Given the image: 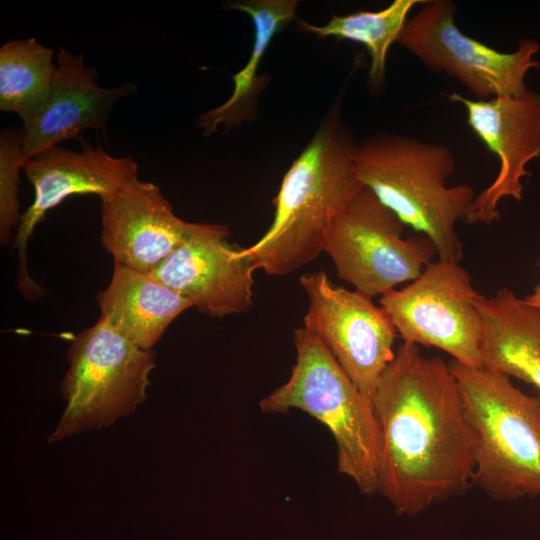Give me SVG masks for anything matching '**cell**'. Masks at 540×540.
I'll return each mask as SVG.
<instances>
[{
  "label": "cell",
  "instance_id": "1",
  "mask_svg": "<svg viewBox=\"0 0 540 540\" xmlns=\"http://www.w3.org/2000/svg\"><path fill=\"white\" fill-rule=\"evenodd\" d=\"M378 492L401 514L464 494L473 484L474 435L449 363L402 343L378 382Z\"/></svg>",
  "mask_w": 540,
  "mask_h": 540
},
{
  "label": "cell",
  "instance_id": "2",
  "mask_svg": "<svg viewBox=\"0 0 540 540\" xmlns=\"http://www.w3.org/2000/svg\"><path fill=\"white\" fill-rule=\"evenodd\" d=\"M356 147L332 111L285 173L271 225L258 241L241 249L255 270L287 275L323 252L332 219L364 187L356 171Z\"/></svg>",
  "mask_w": 540,
  "mask_h": 540
},
{
  "label": "cell",
  "instance_id": "3",
  "mask_svg": "<svg viewBox=\"0 0 540 540\" xmlns=\"http://www.w3.org/2000/svg\"><path fill=\"white\" fill-rule=\"evenodd\" d=\"M358 178L405 226L428 237L438 259L459 263L463 245L456 223L476 198L467 184L447 186L456 163L450 149L397 134H377L357 144Z\"/></svg>",
  "mask_w": 540,
  "mask_h": 540
},
{
  "label": "cell",
  "instance_id": "4",
  "mask_svg": "<svg viewBox=\"0 0 540 540\" xmlns=\"http://www.w3.org/2000/svg\"><path fill=\"white\" fill-rule=\"evenodd\" d=\"M474 435L473 484L501 501L540 498V394L450 360Z\"/></svg>",
  "mask_w": 540,
  "mask_h": 540
},
{
  "label": "cell",
  "instance_id": "5",
  "mask_svg": "<svg viewBox=\"0 0 540 540\" xmlns=\"http://www.w3.org/2000/svg\"><path fill=\"white\" fill-rule=\"evenodd\" d=\"M296 363L288 380L261 399L265 413L299 409L332 434L337 467L366 495L378 492L381 432L372 402L324 343L303 326L294 332Z\"/></svg>",
  "mask_w": 540,
  "mask_h": 540
},
{
  "label": "cell",
  "instance_id": "6",
  "mask_svg": "<svg viewBox=\"0 0 540 540\" xmlns=\"http://www.w3.org/2000/svg\"><path fill=\"white\" fill-rule=\"evenodd\" d=\"M155 357L102 317L76 335L60 385L67 405L49 442L102 429L133 413L146 400Z\"/></svg>",
  "mask_w": 540,
  "mask_h": 540
},
{
  "label": "cell",
  "instance_id": "7",
  "mask_svg": "<svg viewBox=\"0 0 540 540\" xmlns=\"http://www.w3.org/2000/svg\"><path fill=\"white\" fill-rule=\"evenodd\" d=\"M404 223L367 187L331 221L323 252L338 277L367 296L383 295L415 280L437 256L433 242L419 234L403 237Z\"/></svg>",
  "mask_w": 540,
  "mask_h": 540
},
{
  "label": "cell",
  "instance_id": "8",
  "mask_svg": "<svg viewBox=\"0 0 540 540\" xmlns=\"http://www.w3.org/2000/svg\"><path fill=\"white\" fill-rule=\"evenodd\" d=\"M479 294L456 262H430L415 280L381 295L404 343L435 347L465 366L483 368Z\"/></svg>",
  "mask_w": 540,
  "mask_h": 540
},
{
  "label": "cell",
  "instance_id": "9",
  "mask_svg": "<svg viewBox=\"0 0 540 540\" xmlns=\"http://www.w3.org/2000/svg\"><path fill=\"white\" fill-rule=\"evenodd\" d=\"M455 13L450 0H427L407 20L397 42L430 70L457 79L477 99L526 92V75L540 66L535 58L540 44L522 39L513 52L495 50L462 33Z\"/></svg>",
  "mask_w": 540,
  "mask_h": 540
},
{
  "label": "cell",
  "instance_id": "10",
  "mask_svg": "<svg viewBox=\"0 0 540 540\" xmlns=\"http://www.w3.org/2000/svg\"><path fill=\"white\" fill-rule=\"evenodd\" d=\"M308 307L303 327L317 336L371 402L394 359L397 330L372 297L331 283L324 271L301 276Z\"/></svg>",
  "mask_w": 540,
  "mask_h": 540
},
{
  "label": "cell",
  "instance_id": "11",
  "mask_svg": "<svg viewBox=\"0 0 540 540\" xmlns=\"http://www.w3.org/2000/svg\"><path fill=\"white\" fill-rule=\"evenodd\" d=\"M33 186L34 199L22 214L12 242L17 251V284L29 300L40 298L44 288L28 272L29 240L46 213L73 195L111 194L138 176V164L131 156L114 157L97 144L82 141L81 151L52 146L25 161L22 165Z\"/></svg>",
  "mask_w": 540,
  "mask_h": 540
},
{
  "label": "cell",
  "instance_id": "12",
  "mask_svg": "<svg viewBox=\"0 0 540 540\" xmlns=\"http://www.w3.org/2000/svg\"><path fill=\"white\" fill-rule=\"evenodd\" d=\"M228 237L226 225L189 222L181 244L149 274L208 316L246 312L255 269Z\"/></svg>",
  "mask_w": 540,
  "mask_h": 540
},
{
  "label": "cell",
  "instance_id": "13",
  "mask_svg": "<svg viewBox=\"0 0 540 540\" xmlns=\"http://www.w3.org/2000/svg\"><path fill=\"white\" fill-rule=\"evenodd\" d=\"M447 97L465 107L469 127L499 159L496 178L476 196L465 218L470 224L489 225L500 219L498 204L503 198L522 199L526 166L540 156V94L528 89L521 95L484 100L456 92Z\"/></svg>",
  "mask_w": 540,
  "mask_h": 540
},
{
  "label": "cell",
  "instance_id": "14",
  "mask_svg": "<svg viewBox=\"0 0 540 540\" xmlns=\"http://www.w3.org/2000/svg\"><path fill=\"white\" fill-rule=\"evenodd\" d=\"M101 200L102 246L114 263L149 274L183 241L189 222L160 188L138 176Z\"/></svg>",
  "mask_w": 540,
  "mask_h": 540
},
{
  "label": "cell",
  "instance_id": "15",
  "mask_svg": "<svg viewBox=\"0 0 540 540\" xmlns=\"http://www.w3.org/2000/svg\"><path fill=\"white\" fill-rule=\"evenodd\" d=\"M96 76L82 54L59 47L48 100L34 118L23 124V163L60 142L77 138L87 129L105 133L114 106L137 91L132 83L101 87Z\"/></svg>",
  "mask_w": 540,
  "mask_h": 540
},
{
  "label": "cell",
  "instance_id": "16",
  "mask_svg": "<svg viewBox=\"0 0 540 540\" xmlns=\"http://www.w3.org/2000/svg\"><path fill=\"white\" fill-rule=\"evenodd\" d=\"M483 368L532 385L540 394V311L510 289L480 295Z\"/></svg>",
  "mask_w": 540,
  "mask_h": 540
},
{
  "label": "cell",
  "instance_id": "17",
  "mask_svg": "<svg viewBox=\"0 0 540 540\" xmlns=\"http://www.w3.org/2000/svg\"><path fill=\"white\" fill-rule=\"evenodd\" d=\"M97 302L100 317L143 349H152L177 316L193 308L185 297L150 274L116 263Z\"/></svg>",
  "mask_w": 540,
  "mask_h": 540
},
{
  "label": "cell",
  "instance_id": "18",
  "mask_svg": "<svg viewBox=\"0 0 540 540\" xmlns=\"http://www.w3.org/2000/svg\"><path fill=\"white\" fill-rule=\"evenodd\" d=\"M298 4L295 0H254L228 5V8L251 17L254 44L245 66L232 76L233 91L228 100L198 117L197 126L205 135L216 133L220 126L228 130L246 117L263 85V78L257 76V71L265 51L275 34L295 17Z\"/></svg>",
  "mask_w": 540,
  "mask_h": 540
},
{
  "label": "cell",
  "instance_id": "19",
  "mask_svg": "<svg viewBox=\"0 0 540 540\" xmlns=\"http://www.w3.org/2000/svg\"><path fill=\"white\" fill-rule=\"evenodd\" d=\"M54 51L35 38L12 40L0 48V110L16 113L23 124L46 104L55 71Z\"/></svg>",
  "mask_w": 540,
  "mask_h": 540
},
{
  "label": "cell",
  "instance_id": "20",
  "mask_svg": "<svg viewBox=\"0 0 540 540\" xmlns=\"http://www.w3.org/2000/svg\"><path fill=\"white\" fill-rule=\"evenodd\" d=\"M427 0H394L379 11H357L348 15H333L327 24L316 26L299 20V27L319 37H335L358 42L370 56L368 81L374 89L385 79L386 56L397 42L409 12Z\"/></svg>",
  "mask_w": 540,
  "mask_h": 540
},
{
  "label": "cell",
  "instance_id": "21",
  "mask_svg": "<svg viewBox=\"0 0 540 540\" xmlns=\"http://www.w3.org/2000/svg\"><path fill=\"white\" fill-rule=\"evenodd\" d=\"M23 130H2L0 133V242L7 245L14 227H18V183L22 169ZM14 238V237H13Z\"/></svg>",
  "mask_w": 540,
  "mask_h": 540
},
{
  "label": "cell",
  "instance_id": "22",
  "mask_svg": "<svg viewBox=\"0 0 540 540\" xmlns=\"http://www.w3.org/2000/svg\"><path fill=\"white\" fill-rule=\"evenodd\" d=\"M538 267L540 269V260L538 262ZM523 301L527 305H529V306L537 309L538 311H540V283H538L537 285L534 286L531 293L526 295L524 297Z\"/></svg>",
  "mask_w": 540,
  "mask_h": 540
}]
</instances>
